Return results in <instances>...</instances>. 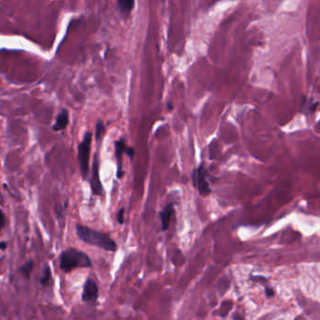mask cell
<instances>
[{
  "label": "cell",
  "mask_w": 320,
  "mask_h": 320,
  "mask_svg": "<svg viewBox=\"0 0 320 320\" xmlns=\"http://www.w3.org/2000/svg\"><path fill=\"white\" fill-rule=\"evenodd\" d=\"M76 233L79 239L85 243L97 246L106 251H116V243L108 234L97 231L83 225H76Z\"/></svg>",
  "instance_id": "1"
},
{
  "label": "cell",
  "mask_w": 320,
  "mask_h": 320,
  "mask_svg": "<svg viewBox=\"0 0 320 320\" xmlns=\"http://www.w3.org/2000/svg\"><path fill=\"white\" fill-rule=\"evenodd\" d=\"M59 267L64 273H69L77 268H90L91 260L85 253L75 248H69L61 253Z\"/></svg>",
  "instance_id": "2"
},
{
  "label": "cell",
  "mask_w": 320,
  "mask_h": 320,
  "mask_svg": "<svg viewBox=\"0 0 320 320\" xmlns=\"http://www.w3.org/2000/svg\"><path fill=\"white\" fill-rule=\"evenodd\" d=\"M92 133L86 132L78 146V162L80 166V173L85 180L89 174V159L91 151Z\"/></svg>",
  "instance_id": "3"
},
{
  "label": "cell",
  "mask_w": 320,
  "mask_h": 320,
  "mask_svg": "<svg viewBox=\"0 0 320 320\" xmlns=\"http://www.w3.org/2000/svg\"><path fill=\"white\" fill-rule=\"evenodd\" d=\"M192 181L195 187L201 196L207 197L211 194L212 190L207 180V171L203 164L199 165L193 171Z\"/></svg>",
  "instance_id": "4"
},
{
  "label": "cell",
  "mask_w": 320,
  "mask_h": 320,
  "mask_svg": "<svg viewBox=\"0 0 320 320\" xmlns=\"http://www.w3.org/2000/svg\"><path fill=\"white\" fill-rule=\"evenodd\" d=\"M92 193L96 196H100L103 193V187L100 178V160L98 154L95 155L93 167H92L91 178H90Z\"/></svg>",
  "instance_id": "5"
},
{
  "label": "cell",
  "mask_w": 320,
  "mask_h": 320,
  "mask_svg": "<svg viewBox=\"0 0 320 320\" xmlns=\"http://www.w3.org/2000/svg\"><path fill=\"white\" fill-rule=\"evenodd\" d=\"M99 298V286L94 280L88 278L82 288L81 300L86 303H95Z\"/></svg>",
  "instance_id": "6"
},
{
  "label": "cell",
  "mask_w": 320,
  "mask_h": 320,
  "mask_svg": "<svg viewBox=\"0 0 320 320\" xmlns=\"http://www.w3.org/2000/svg\"><path fill=\"white\" fill-rule=\"evenodd\" d=\"M126 142L124 139H120L115 142V159L117 162V177L120 179L123 176V156L126 154Z\"/></svg>",
  "instance_id": "7"
},
{
  "label": "cell",
  "mask_w": 320,
  "mask_h": 320,
  "mask_svg": "<svg viewBox=\"0 0 320 320\" xmlns=\"http://www.w3.org/2000/svg\"><path fill=\"white\" fill-rule=\"evenodd\" d=\"M173 214H174V206L172 202L167 204L162 211H160V218L161 220V230L162 231H165L169 229Z\"/></svg>",
  "instance_id": "8"
},
{
  "label": "cell",
  "mask_w": 320,
  "mask_h": 320,
  "mask_svg": "<svg viewBox=\"0 0 320 320\" xmlns=\"http://www.w3.org/2000/svg\"><path fill=\"white\" fill-rule=\"evenodd\" d=\"M69 122V111L67 109H63L57 117V121L55 125L53 126V130L54 131H62L64 130Z\"/></svg>",
  "instance_id": "9"
},
{
  "label": "cell",
  "mask_w": 320,
  "mask_h": 320,
  "mask_svg": "<svg viewBox=\"0 0 320 320\" xmlns=\"http://www.w3.org/2000/svg\"><path fill=\"white\" fill-rule=\"evenodd\" d=\"M135 0H117V6L124 15H128L134 8Z\"/></svg>",
  "instance_id": "10"
},
{
  "label": "cell",
  "mask_w": 320,
  "mask_h": 320,
  "mask_svg": "<svg viewBox=\"0 0 320 320\" xmlns=\"http://www.w3.org/2000/svg\"><path fill=\"white\" fill-rule=\"evenodd\" d=\"M33 268H34V261L32 260L26 261V262L23 264L22 266L19 267L18 269V272L26 278V279H29L30 278V275L33 271Z\"/></svg>",
  "instance_id": "11"
},
{
  "label": "cell",
  "mask_w": 320,
  "mask_h": 320,
  "mask_svg": "<svg viewBox=\"0 0 320 320\" xmlns=\"http://www.w3.org/2000/svg\"><path fill=\"white\" fill-rule=\"evenodd\" d=\"M52 280V271L51 268L48 264H46L43 268V272H42V276L40 278V284L42 286H47L50 285Z\"/></svg>",
  "instance_id": "12"
},
{
  "label": "cell",
  "mask_w": 320,
  "mask_h": 320,
  "mask_svg": "<svg viewBox=\"0 0 320 320\" xmlns=\"http://www.w3.org/2000/svg\"><path fill=\"white\" fill-rule=\"evenodd\" d=\"M105 132V126L103 125L102 121H99L96 127V139L97 140H100V139H102L103 134Z\"/></svg>",
  "instance_id": "13"
},
{
  "label": "cell",
  "mask_w": 320,
  "mask_h": 320,
  "mask_svg": "<svg viewBox=\"0 0 320 320\" xmlns=\"http://www.w3.org/2000/svg\"><path fill=\"white\" fill-rule=\"evenodd\" d=\"M124 216H125V210L124 208H122L119 210V212L116 215V220L120 225L124 224Z\"/></svg>",
  "instance_id": "14"
},
{
  "label": "cell",
  "mask_w": 320,
  "mask_h": 320,
  "mask_svg": "<svg viewBox=\"0 0 320 320\" xmlns=\"http://www.w3.org/2000/svg\"><path fill=\"white\" fill-rule=\"evenodd\" d=\"M6 224V220H5V216L3 214V212L0 210V234H1V230L4 228Z\"/></svg>",
  "instance_id": "15"
},
{
  "label": "cell",
  "mask_w": 320,
  "mask_h": 320,
  "mask_svg": "<svg viewBox=\"0 0 320 320\" xmlns=\"http://www.w3.org/2000/svg\"><path fill=\"white\" fill-rule=\"evenodd\" d=\"M265 292H266L267 297H273V296L275 295L274 290H273L272 288H270V287H266V288H265Z\"/></svg>",
  "instance_id": "16"
},
{
  "label": "cell",
  "mask_w": 320,
  "mask_h": 320,
  "mask_svg": "<svg viewBox=\"0 0 320 320\" xmlns=\"http://www.w3.org/2000/svg\"><path fill=\"white\" fill-rule=\"evenodd\" d=\"M7 248V242L6 241H0V249L5 250Z\"/></svg>",
  "instance_id": "17"
},
{
  "label": "cell",
  "mask_w": 320,
  "mask_h": 320,
  "mask_svg": "<svg viewBox=\"0 0 320 320\" xmlns=\"http://www.w3.org/2000/svg\"><path fill=\"white\" fill-rule=\"evenodd\" d=\"M233 320H243V319L240 317V315H235L233 317Z\"/></svg>",
  "instance_id": "18"
},
{
  "label": "cell",
  "mask_w": 320,
  "mask_h": 320,
  "mask_svg": "<svg viewBox=\"0 0 320 320\" xmlns=\"http://www.w3.org/2000/svg\"><path fill=\"white\" fill-rule=\"evenodd\" d=\"M169 110H170V111H172V105L171 103H169Z\"/></svg>",
  "instance_id": "19"
},
{
  "label": "cell",
  "mask_w": 320,
  "mask_h": 320,
  "mask_svg": "<svg viewBox=\"0 0 320 320\" xmlns=\"http://www.w3.org/2000/svg\"><path fill=\"white\" fill-rule=\"evenodd\" d=\"M2 201V198H1V193H0V202Z\"/></svg>",
  "instance_id": "20"
}]
</instances>
